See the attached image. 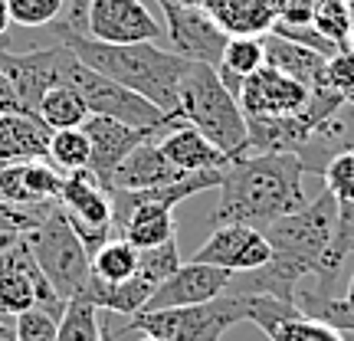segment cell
<instances>
[{
	"label": "cell",
	"instance_id": "2",
	"mask_svg": "<svg viewBox=\"0 0 354 341\" xmlns=\"http://www.w3.org/2000/svg\"><path fill=\"white\" fill-rule=\"evenodd\" d=\"M53 30L63 46L76 53L79 63H86L88 69L115 79L118 86L145 95L165 115H174L180 82L190 69L184 56H177L158 43H102L86 33H73L63 24H56Z\"/></svg>",
	"mask_w": 354,
	"mask_h": 341
},
{
	"label": "cell",
	"instance_id": "36",
	"mask_svg": "<svg viewBox=\"0 0 354 341\" xmlns=\"http://www.w3.org/2000/svg\"><path fill=\"white\" fill-rule=\"evenodd\" d=\"M348 50L354 53V26H351V37H348Z\"/></svg>",
	"mask_w": 354,
	"mask_h": 341
},
{
	"label": "cell",
	"instance_id": "12",
	"mask_svg": "<svg viewBox=\"0 0 354 341\" xmlns=\"http://www.w3.org/2000/svg\"><path fill=\"white\" fill-rule=\"evenodd\" d=\"M272 259V246L263 230L243 227V223H223L214 227V233L203 240V246L194 253L190 263L220 266L227 273H250Z\"/></svg>",
	"mask_w": 354,
	"mask_h": 341
},
{
	"label": "cell",
	"instance_id": "10",
	"mask_svg": "<svg viewBox=\"0 0 354 341\" xmlns=\"http://www.w3.org/2000/svg\"><path fill=\"white\" fill-rule=\"evenodd\" d=\"M86 37L102 43H161L165 24L145 0H88Z\"/></svg>",
	"mask_w": 354,
	"mask_h": 341
},
{
	"label": "cell",
	"instance_id": "38",
	"mask_svg": "<svg viewBox=\"0 0 354 341\" xmlns=\"http://www.w3.org/2000/svg\"><path fill=\"white\" fill-rule=\"evenodd\" d=\"M0 341H13V331H10V335H3V338H0Z\"/></svg>",
	"mask_w": 354,
	"mask_h": 341
},
{
	"label": "cell",
	"instance_id": "31",
	"mask_svg": "<svg viewBox=\"0 0 354 341\" xmlns=\"http://www.w3.org/2000/svg\"><path fill=\"white\" fill-rule=\"evenodd\" d=\"M53 207H56V201L37 203V207H20V203L0 201V233H26L30 227H37Z\"/></svg>",
	"mask_w": 354,
	"mask_h": 341
},
{
	"label": "cell",
	"instance_id": "19",
	"mask_svg": "<svg viewBox=\"0 0 354 341\" xmlns=\"http://www.w3.org/2000/svg\"><path fill=\"white\" fill-rule=\"evenodd\" d=\"M263 46H266V66L286 73L289 79L302 82L305 89L322 86V79H325V63H328L325 53L312 50V46H302V43H292V39L279 37V33H266Z\"/></svg>",
	"mask_w": 354,
	"mask_h": 341
},
{
	"label": "cell",
	"instance_id": "4",
	"mask_svg": "<svg viewBox=\"0 0 354 341\" xmlns=\"http://www.w3.org/2000/svg\"><path fill=\"white\" fill-rule=\"evenodd\" d=\"M335 227H338V201L328 190H322L302 210L272 220L263 233L276 259L292 263L302 276H315V289L328 292L331 282H335V273L328 266Z\"/></svg>",
	"mask_w": 354,
	"mask_h": 341
},
{
	"label": "cell",
	"instance_id": "7",
	"mask_svg": "<svg viewBox=\"0 0 354 341\" xmlns=\"http://www.w3.org/2000/svg\"><path fill=\"white\" fill-rule=\"evenodd\" d=\"M63 86H73L86 102L88 115H105V118H115V122H125L131 128H148V131H167V128H177V122L171 115H165L158 105L131 92V89L118 86L115 79L102 76L95 69H88L86 63H79L76 53L69 50L63 66Z\"/></svg>",
	"mask_w": 354,
	"mask_h": 341
},
{
	"label": "cell",
	"instance_id": "35",
	"mask_svg": "<svg viewBox=\"0 0 354 341\" xmlns=\"http://www.w3.org/2000/svg\"><path fill=\"white\" fill-rule=\"evenodd\" d=\"M3 335H10V329H7V322H0V338H3Z\"/></svg>",
	"mask_w": 354,
	"mask_h": 341
},
{
	"label": "cell",
	"instance_id": "5",
	"mask_svg": "<svg viewBox=\"0 0 354 341\" xmlns=\"http://www.w3.org/2000/svg\"><path fill=\"white\" fill-rule=\"evenodd\" d=\"M240 322H250V299L223 292L201 305L138 312L128 318L125 331H138L158 341H223V335Z\"/></svg>",
	"mask_w": 354,
	"mask_h": 341
},
{
	"label": "cell",
	"instance_id": "14",
	"mask_svg": "<svg viewBox=\"0 0 354 341\" xmlns=\"http://www.w3.org/2000/svg\"><path fill=\"white\" fill-rule=\"evenodd\" d=\"M233 273L220 269V266L207 263H180L174 276H167L154 295L148 299V305L141 312H158V308H184V305H201L210 302L216 295H223L230 286Z\"/></svg>",
	"mask_w": 354,
	"mask_h": 341
},
{
	"label": "cell",
	"instance_id": "44",
	"mask_svg": "<svg viewBox=\"0 0 354 341\" xmlns=\"http://www.w3.org/2000/svg\"><path fill=\"white\" fill-rule=\"evenodd\" d=\"M0 3H3V0H0Z\"/></svg>",
	"mask_w": 354,
	"mask_h": 341
},
{
	"label": "cell",
	"instance_id": "33",
	"mask_svg": "<svg viewBox=\"0 0 354 341\" xmlns=\"http://www.w3.org/2000/svg\"><path fill=\"white\" fill-rule=\"evenodd\" d=\"M0 112H24V115H30L24 105H20V99H17V92H13L10 79H7L3 69H0Z\"/></svg>",
	"mask_w": 354,
	"mask_h": 341
},
{
	"label": "cell",
	"instance_id": "25",
	"mask_svg": "<svg viewBox=\"0 0 354 341\" xmlns=\"http://www.w3.org/2000/svg\"><path fill=\"white\" fill-rule=\"evenodd\" d=\"M102 312L92 302H86L82 295L66 302V312L59 318V331L56 341H102Z\"/></svg>",
	"mask_w": 354,
	"mask_h": 341
},
{
	"label": "cell",
	"instance_id": "18",
	"mask_svg": "<svg viewBox=\"0 0 354 341\" xmlns=\"http://www.w3.org/2000/svg\"><path fill=\"white\" fill-rule=\"evenodd\" d=\"M180 177H187V174L177 171V167L167 161L158 141L148 138L145 145H138V148L122 161V167L112 174L109 190L112 187L115 190H148V187H161V184H174Z\"/></svg>",
	"mask_w": 354,
	"mask_h": 341
},
{
	"label": "cell",
	"instance_id": "6",
	"mask_svg": "<svg viewBox=\"0 0 354 341\" xmlns=\"http://www.w3.org/2000/svg\"><path fill=\"white\" fill-rule=\"evenodd\" d=\"M24 237H26L30 253H33V259L39 266V273L53 286V292L63 302L82 295L88 276H92V256H88V250L76 237L73 223L66 220L59 201H56V207L39 220L37 227L26 230Z\"/></svg>",
	"mask_w": 354,
	"mask_h": 341
},
{
	"label": "cell",
	"instance_id": "11",
	"mask_svg": "<svg viewBox=\"0 0 354 341\" xmlns=\"http://www.w3.org/2000/svg\"><path fill=\"white\" fill-rule=\"evenodd\" d=\"M308 99L312 89H305L302 82L289 79L272 66L256 69L236 95L246 118H295L308 109Z\"/></svg>",
	"mask_w": 354,
	"mask_h": 341
},
{
	"label": "cell",
	"instance_id": "15",
	"mask_svg": "<svg viewBox=\"0 0 354 341\" xmlns=\"http://www.w3.org/2000/svg\"><path fill=\"white\" fill-rule=\"evenodd\" d=\"M59 207H63V214L69 216V223H76V227L112 230V197H109V187H105L88 167L63 177Z\"/></svg>",
	"mask_w": 354,
	"mask_h": 341
},
{
	"label": "cell",
	"instance_id": "22",
	"mask_svg": "<svg viewBox=\"0 0 354 341\" xmlns=\"http://www.w3.org/2000/svg\"><path fill=\"white\" fill-rule=\"evenodd\" d=\"M266 66V46L263 37H230L227 50H223V59L216 66V76L223 79V86L240 95L243 82L253 76L256 69Z\"/></svg>",
	"mask_w": 354,
	"mask_h": 341
},
{
	"label": "cell",
	"instance_id": "8",
	"mask_svg": "<svg viewBox=\"0 0 354 341\" xmlns=\"http://www.w3.org/2000/svg\"><path fill=\"white\" fill-rule=\"evenodd\" d=\"M158 7L165 13L167 50L184 56L187 63H207L216 69L230 39L227 30L201 7H184L177 0H158Z\"/></svg>",
	"mask_w": 354,
	"mask_h": 341
},
{
	"label": "cell",
	"instance_id": "13",
	"mask_svg": "<svg viewBox=\"0 0 354 341\" xmlns=\"http://www.w3.org/2000/svg\"><path fill=\"white\" fill-rule=\"evenodd\" d=\"M88 138V171L99 177L102 184L109 187L112 184V174L122 167L128 154L135 151L138 145H145L148 138H158V131H148V128H131L125 122H115V118H105V115H88L86 125H82Z\"/></svg>",
	"mask_w": 354,
	"mask_h": 341
},
{
	"label": "cell",
	"instance_id": "43",
	"mask_svg": "<svg viewBox=\"0 0 354 341\" xmlns=\"http://www.w3.org/2000/svg\"><path fill=\"white\" fill-rule=\"evenodd\" d=\"M0 322H3V318H0Z\"/></svg>",
	"mask_w": 354,
	"mask_h": 341
},
{
	"label": "cell",
	"instance_id": "29",
	"mask_svg": "<svg viewBox=\"0 0 354 341\" xmlns=\"http://www.w3.org/2000/svg\"><path fill=\"white\" fill-rule=\"evenodd\" d=\"M177 269H180L177 237L161 243V246H151V250H138V273L148 279V282H154V286H161L167 276H174Z\"/></svg>",
	"mask_w": 354,
	"mask_h": 341
},
{
	"label": "cell",
	"instance_id": "23",
	"mask_svg": "<svg viewBox=\"0 0 354 341\" xmlns=\"http://www.w3.org/2000/svg\"><path fill=\"white\" fill-rule=\"evenodd\" d=\"M37 115L46 122L50 131H59V128H82L88 118V109L73 86H56L43 95Z\"/></svg>",
	"mask_w": 354,
	"mask_h": 341
},
{
	"label": "cell",
	"instance_id": "17",
	"mask_svg": "<svg viewBox=\"0 0 354 341\" xmlns=\"http://www.w3.org/2000/svg\"><path fill=\"white\" fill-rule=\"evenodd\" d=\"M158 145H161V151H165L167 161H171L177 171H184V174H197V171H227L230 167L227 154L190 125L167 128L165 135L158 138Z\"/></svg>",
	"mask_w": 354,
	"mask_h": 341
},
{
	"label": "cell",
	"instance_id": "3",
	"mask_svg": "<svg viewBox=\"0 0 354 341\" xmlns=\"http://www.w3.org/2000/svg\"><path fill=\"white\" fill-rule=\"evenodd\" d=\"M171 118L177 125L197 128L203 138H210L220 151L227 154L230 165L250 154L246 115H243L236 95L223 86V79L216 76L214 66L190 63L187 76L180 82L177 109Z\"/></svg>",
	"mask_w": 354,
	"mask_h": 341
},
{
	"label": "cell",
	"instance_id": "28",
	"mask_svg": "<svg viewBox=\"0 0 354 341\" xmlns=\"http://www.w3.org/2000/svg\"><path fill=\"white\" fill-rule=\"evenodd\" d=\"M269 341H344L338 329H331L328 322L312 315H295L289 322H279L276 329L266 331Z\"/></svg>",
	"mask_w": 354,
	"mask_h": 341
},
{
	"label": "cell",
	"instance_id": "27",
	"mask_svg": "<svg viewBox=\"0 0 354 341\" xmlns=\"http://www.w3.org/2000/svg\"><path fill=\"white\" fill-rule=\"evenodd\" d=\"M3 3H7L10 24L37 30V26H50L56 20H63L69 0H3Z\"/></svg>",
	"mask_w": 354,
	"mask_h": 341
},
{
	"label": "cell",
	"instance_id": "40",
	"mask_svg": "<svg viewBox=\"0 0 354 341\" xmlns=\"http://www.w3.org/2000/svg\"><path fill=\"white\" fill-rule=\"evenodd\" d=\"M141 341H158V338H148V335H145V338H141Z\"/></svg>",
	"mask_w": 354,
	"mask_h": 341
},
{
	"label": "cell",
	"instance_id": "45",
	"mask_svg": "<svg viewBox=\"0 0 354 341\" xmlns=\"http://www.w3.org/2000/svg\"><path fill=\"white\" fill-rule=\"evenodd\" d=\"M109 341H112V338H109Z\"/></svg>",
	"mask_w": 354,
	"mask_h": 341
},
{
	"label": "cell",
	"instance_id": "39",
	"mask_svg": "<svg viewBox=\"0 0 354 341\" xmlns=\"http://www.w3.org/2000/svg\"><path fill=\"white\" fill-rule=\"evenodd\" d=\"M348 105H354V92H351V95H348Z\"/></svg>",
	"mask_w": 354,
	"mask_h": 341
},
{
	"label": "cell",
	"instance_id": "37",
	"mask_svg": "<svg viewBox=\"0 0 354 341\" xmlns=\"http://www.w3.org/2000/svg\"><path fill=\"white\" fill-rule=\"evenodd\" d=\"M344 299H351V302H354V279H351V289H348V295H344Z\"/></svg>",
	"mask_w": 354,
	"mask_h": 341
},
{
	"label": "cell",
	"instance_id": "16",
	"mask_svg": "<svg viewBox=\"0 0 354 341\" xmlns=\"http://www.w3.org/2000/svg\"><path fill=\"white\" fill-rule=\"evenodd\" d=\"M50 128L39 115L0 112V165L20 161H46L50 154Z\"/></svg>",
	"mask_w": 354,
	"mask_h": 341
},
{
	"label": "cell",
	"instance_id": "20",
	"mask_svg": "<svg viewBox=\"0 0 354 341\" xmlns=\"http://www.w3.org/2000/svg\"><path fill=\"white\" fill-rule=\"evenodd\" d=\"M154 289H158V286L148 282L141 273H135V276L125 279V282H99V279L88 276L86 289H82V299L92 302L99 312H112V315H128L131 318L148 305V299L154 295Z\"/></svg>",
	"mask_w": 354,
	"mask_h": 341
},
{
	"label": "cell",
	"instance_id": "21",
	"mask_svg": "<svg viewBox=\"0 0 354 341\" xmlns=\"http://www.w3.org/2000/svg\"><path fill=\"white\" fill-rule=\"evenodd\" d=\"M210 17L230 37H266L276 24V0H216Z\"/></svg>",
	"mask_w": 354,
	"mask_h": 341
},
{
	"label": "cell",
	"instance_id": "1",
	"mask_svg": "<svg viewBox=\"0 0 354 341\" xmlns=\"http://www.w3.org/2000/svg\"><path fill=\"white\" fill-rule=\"evenodd\" d=\"M308 167L299 154L289 151H259L246 154L223 171L220 203L214 210V227L243 223V227L266 230L272 220L302 210Z\"/></svg>",
	"mask_w": 354,
	"mask_h": 341
},
{
	"label": "cell",
	"instance_id": "9",
	"mask_svg": "<svg viewBox=\"0 0 354 341\" xmlns=\"http://www.w3.org/2000/svg\"><path fill=\"white\" fill-rule=\"evenodd\" d=\"M69 56V46H63L59 39L50 46H37L26 53H7L0 50V69L7 73L17 99L30 115H37L39 102L50 89L63 86V66Z\"/></svg>",
	"mask_w": 354,
	"mask_h": 341
},
{
	"label": "cell",
	"instance_id": "41",
	"mask_svg": "<svg viewBox=\"0 0 354 341\" xmlns=\"http://www.w3.org/2000/svg\"><path fill=\"white\" fill-rule=\"evenodd\" d=\"M102 341H109V335H105V338H102Z\"/></svg>",
	"mask_w": 354,
	"mask_h": 341
},
{
	"label": "cell",
	"instance_id": "26",
	"mask_svg": "<svg viewBox=\"0 0 354 341\" xmlns=\"http://www.w3.org/2000/svg\"><path fill=\"white\" fill-rule=\"evenodd\" d=\"M88 154H92V148H88V138L82 128H59V131L50 135V154H46V161L56 171H63V174L86 171Z\"/></svg>",
	"mask_w": 354,
	"mask_h": 341
},
{
	"label": "cell",
	"instance_id": "30",
	"mask_svg": "<svg viewBox=\"0 0 354 341\" xmlns=\"http://www.w3.org/2000/svg\"><path fill=\"white\" fill-rule=\"evenodd\" d=\"M59 312L33 305L30 312L13 318V341H56L59 331Z\"/></svg>",
	"mask_w": 354,
	"mask_h": 341
},
{
	"label": "cell",
	"instance_id": "42",
	"mask_svg": "<svg viewBox=\"0 0 354 341\" xmlns=\"http://www.w3.org/2000/svg\"><path fill=\"white\" fill-rule=\"evenodd\" d=\"M0 50H3V46H0Z\"/></svg>",
	"mask_w": 354,
	"mask_h": 341
},
{
	"label": "cell",
	"instance_id": "32",
	"mask_svg": "<svg viewBox=\"0 0 354 341\" xmlns=\"http://www.w3.org/2000/svg\"><path fill=\"white\" fill-rule=\"evenodd\" d=\"M322 86L331 89L335 95H342L348 102V95L354 92V53L351 50H338L335 56H328Z\"/></svg>",
	"mask_w": 354,
	"mask_h": 341
},
{
	"label": "cell",
	"instance_id": "34",
	"mask_svg": "<svg viewBox=\"0 0 354 341\" xmlns=\"http://www.w3.org/2000/svg\"><path fill=\"white\" fill-rule=\"evenodd\" d=\"M177 3H184V7H201V10L210 13V7H214L216 0H177Z\"/></svg>",
	"mask_w": 354,
	"mask_h": 341
},
{
	"label": "cell",
	"instance_id": "24",
	"mask_svg": "<svg viewBox=\"0 0 354 341\" xmlns=\"http://www.w3.org/2000/svg\"><path fill=\"white\" fill-rule=\"evenodd\" d=\"M135 273H138V250L122 237H112L92 253V279L99 282H125Z\"/></svg>",
	"mask_w": 354,
	"mask_h": 341
}]
</instances>
